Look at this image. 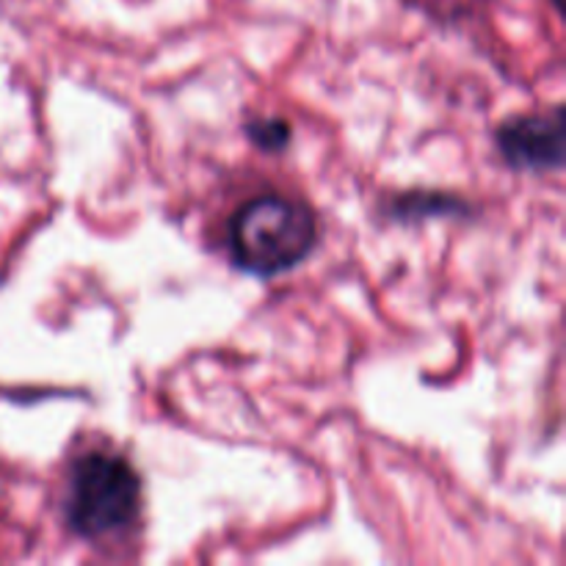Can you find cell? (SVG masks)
Listing matches in <instances>:
<instances>
[{"instance_id":"obj_1","label":"cell","mask_w":566,"mask_h":566,"mask_svg":"<svg viewBox=\"0 0 566 566\" xmlns=\"http://www.w3.org/2000/svg\"><path fill=\"white\" fill-rule=\"evenodd\" d=\"M318 243V221L304 202L280 193L252 197L227 221V252L243 274L271 280L296 269Z\"/></svg>"},{"instance_id":"obj_2","label":"cell","mask_w":566,"mask_h":566,"mask_svg":"<svg viewBox=\"0 0 566 566\" xmlns=\"http://www.w3.org/2000/svg\"><path fill=\"white\" fill-rule=\"evenodd\" d=\"M142 509V475L127 459L88 451L75 459L66 486L64 517L75 536L105 539L130 528Z\"/></svg>"},{"instance_id":"obj_3","label":"cell","mask_w":566,"mask_h":566,"mask_svg":"<svg viewBox=\"0 0 566 566\" xmlns=\"http://www.w3.org/2000/svg\"><path fill=\"white\" fill-rule=\"evenodd\" d=\"M497 153L509 166L520 171H558L564 166L566 122L564 105H556L551 114L512 116L495 130Z\"/></svg>"},{"instance_id":"obj_4","label":"cell","mask_w":566,"mask_h":566,"mask_svg":"<svg viewBox=\"0 0 566 566\" xmlns=\"http://www.w3.org/2000/svg\"><path fill=\"white\" fill-rule=\"evenodd\" d=\"M247 136L252 138L254 147H260L263 153H282V149L291 144L293 130L285 119L280 116H258L247 125Z\"/></svg>"},{"instance_id":"obj_5","label":"cell","mask_w":566,"mask_h":566,"mask_svg":"<svg viewBox=\"0 0 566 566\" xmlns=\"http://www.w3.org/2000/svg\"><path fill=\"white\" fill-rule=\"evenodd\" d=\"M556 6H558V9H562V0H556Z\"/></svg>"}]
</instances>
